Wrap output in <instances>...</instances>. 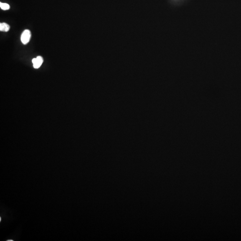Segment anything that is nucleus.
<instances>
[{"label":"nucleus","instance_id":"1","mask_svg":"<svg viewBox=\"0 0 241 241\" xmlns=\"http://www.w3.org/2000/svg\"><path fill=\"white\" fill-rule=\"evenodd\" d=\"M31 38V32L29 30H26L22 33L21 37V42L23 44L28 43Z\"/></svg>","mask_w":241,"mask_h":241},{"label":"nucleus","instance_id":"2","mask_svg":"<svg viewBox=\"0 0 241 241\" xmlns=\"http://www.w3.org/2000/svg\"><path fill=\"white\" fill-rule=\"evenodd\" d=\"M43 58L40 56H39L36 58L33 59L32 60V62H33L34 68L36 69H39L43 64Z\"/></svg>","mask_w":241,"mask_h":241},{"label":"nucleus","instance_id":"3","mask_svg":"<svg viewBox=\"0 0 241 241\" xmlns=\"http://www.w3.org/2000/svg\"><path fill=\"white\" fill-rule=\"evenodd\" d=\"M10 29V26L6 23H1L0 24V31L4 32H8Z\"/></svg>","mask_w":241,"mask_h":241},{"label":"nucleus","instance_id":"4","mask_svg":"<svg viewBox=\"0 0 241 241\" xmlns=\"http://www.w3.org/2000/svg\"><path fill=\"white\" fill-rule=\"evenodd\" d=\"M0 7L3 10H9L10 8V6L7 3H0Z\"/></svg>","mask_w":241,"mask_h":241},{"label":"nucleus","instance_id":"5","mask_svg":"<svg viewBox=\"0 0 241 241\" xmlns=\"http://www.w3.org/2000/svg\"><path fill=\"white\" fill-rule=\"evenodd\" d=\"M14 241V240H7V241Z\"/></svg>","mask_w":241,"mask_h":241}]
</instances>
